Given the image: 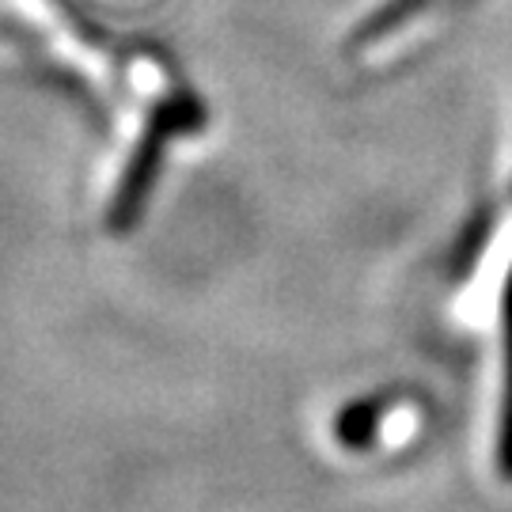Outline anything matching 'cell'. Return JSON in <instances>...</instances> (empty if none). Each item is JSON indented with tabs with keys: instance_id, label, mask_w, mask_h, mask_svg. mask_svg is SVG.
<instances>
[{
	"instance_id": "obj_1",
	"label": "cell",
	"mask_w": 512,
	"mask_h": 512,
	"mask_svg": "<svg viewBox=\"0 0 512 512\" xmlns=\"http://www.w3.org/2000/svg\"><path fill=\"white\" fill-rule=\"evenodd\" d=\"M505 372H509V384H505V414H501V471L512 478V281L509 293H505Z\"/></svg>"
}]
</instances>
